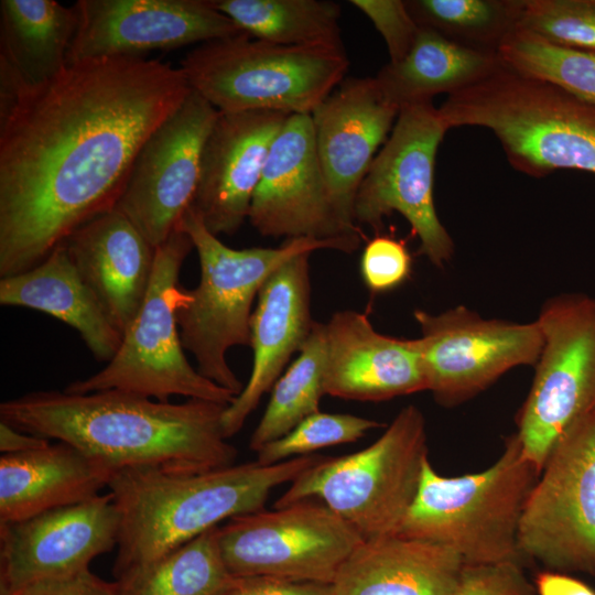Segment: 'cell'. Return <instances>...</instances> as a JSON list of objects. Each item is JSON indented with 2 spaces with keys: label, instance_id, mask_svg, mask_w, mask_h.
Returning <instances> with one entry per match:
<instances>
[{
  "label": "cell",
  "instance_id": "obj_1",
  "mask_svg": "<svg viewBox=\"0 0 595 595\" xmlns=\"http://www.w3.org/2000/svg\"><path fill=\"white\" fill-rule=\"evenodd\" d=\"M192 91L143 56L68 64L0 120V278L26 271L113 209L151 133Z\"/></svg>",
  "mask_w": 595,
  "mask_h": 595
},
{
  "label": "cell",
  "instance_id": "obj_2",
  "mask_svg": "<svg viewBox=\"0 0 595 595\" xmlns=\"http://www.w3.org/2000/svg\"><path fill=\"white\" fill-rule=\"evenodd\" d=\"M226 407L198 399L163 402L117 389L41 390L1 402L0 421L67 443L113 472L147 466L201 473L237 458L223 430Z\"/></svg>",
  "mask_w": 595,
  "mask_h": 595
},
{
  "label": "cell",
  "instance_id": "obj_3",
  "mask_svg": "<svg viewBox=\"0 0 595 595\" xmlns=\"http://www.w3.org/2000/svg\"><path fill=\"white\" fill-rule=\"evenodd\" d=\"M317 454L201 473L127 467L107 487L119 513L115 580L143 569L219 522L264 509L271 491L318 463Z\"/></svg>",
  "mask_w": 595,
  "mask_h": 595
},
{
  "label": "cell",
  "instance_id": "obj_4",
  "mask_svg": "<svg viewBox=\"0 0 595 595\" xmlns=\"http://www.w3.org/2000/svg\"><path fill=\"white\" fill-rule=\"evenodd\" d=\"M437 109L448 130L468 126L491 131L520 173L595 174V105L502 62L485 78L448 95Z\"/></svg>",
  "mask_w": 595,
  "mask_h": 595
},
{
  "label": "cell",
  "instance_id": "obj_5",
  "mask_svg": "<svg viewBox=\"0 0 595 595\" xmlns=\"http://www.w3.org/2000/svg\"><path fill=\"white\" fill-rule=\"evenodd\" d=\"M178 228L192 239L201 277L190 290L192 301L177 313L184 349L207 379L238 396L244 385L227 361L234 346H250L252 305L268 277L302 252L334 249L354 252L359 245L345 240L285 239L275 248L232 249L204 225L191 206Z\"/></svg>",
  "mask_w": 595,
  "mask_h": 595
},
{
  "label": "cell",
  "instance_id": "obj_6",
  "mask_svg": "<svg viewBox=\"0 0 595 595\" xmlns=\"http://www.w3.org/2000/svg\"><path fill=\"white\" fill-rule=\"evenodd\" d=\"M540 473L523 455L516 432L506 439L497 461L478 473L445 477L428 457L396 534L445 547L466 564H522L519 523Z\"/></svg>",
  "mask_w": 595,
  "mask_h": 595
},
{
  "label": "cell",
  "instance_id": "obj_7",
  "mask_svg": "<svg viewBox=\"0 0 595 595\" xmlns=\"http://www.w3.org/2000/svg\"><path fill=\"white\" fill-rule=\"evenodd\" d=\"M428 457L425 418L409 404L369 446L324 456L300 474L273 508L317 499L364 540L396 534L414 500Z\"/></svg>",
  "mask_w": 595,
  "mask_h": 595
},
{
  "label": "cell",
  "instance_id": "obj_8",
  "mask_svg": "<svg viewBox=\"0 0 595 595\" xmlns=\"http://www.w3.org/2000/svg\"><path fill=\"white\" fill-rule=\"evenodd\" d=\"M344 48L284 46L241 34L203 43L180 68L192 90L220 112L311 115L345 79Z\"/></svg>",
  "mask_w": 595,
  "mask_h": 595
},
{
  "label": "cell",
  "instance_id": "obj_9",
  "mask_svg": "<svg viewBox=\"0 0 595 595\" xmlns=\"http://www.w3.org/2000/svg\"><path fill=\"white\" fill-rule=\"evenodd\" d=\"M194 249L177 228L156 248L154 269L144 301L123 332L115 356L96 374L65 387L72 393L117 389L158 401L171 397L230 404L235 394L204 377L188 363L181 342L177 313L192 301L181 285V268Z\"/></svg>",
  "mask_w": 595,
  "mask_h": 595
},
{
  "label": "cell",
  "instance_id": "obj_10",
  "mask_svg": "<svg viewBox=\"0 0 595 595\" xmlns=\"http://www.w3.org/2000/svg\"><path fill=\"white\" fill-rule=\"evenodd\" d=\"M536 322L542 347L516 434L523 455L542 470L559 439L595 409V298L553 295Z\"/></svg>",
  "mask_w": 595,
  "mask_h": 595
},
{
  "label": "cell",
  "instance_id": "obj_11",
  "mask_svg": "<svg viewBox=\"0 0 595 595\" xmlns=\"http://www.w3.org/2000/svg\"><path fill=\"white\" fill-rule=\"evenodd\" d=\"M518 547L548 571L595 576V409L550 452L523 507Z\"/></svg>",
  "mask_w": 595,
  "mask_h": 595
},
{
  "label": "cell",
  "instance_id": "obj_12",
  "mask_svg": "<svg viewBox=\"0 0 595 595\" xmlns=\"http://www.w3.org/2000/svg\"><path fill=\"white\" fill-rule=\"evenodd\" d=\"M447 130L433 101L402 107L354 204L356 225H367L376 232L383 218L394 212L402 215L419 238L418 253L436 268H444L455 252L433 195L435 158Z\"/></svg>",
  "mask_w": 595,
  "mask_h": 595
},
{
  "label": "cell",
  "instance_id": "obj_13",
  "mask_svg": "<svg viewBox=\"0 0 595 595\" xmlns=\"http://www.w3.org/2000/svg\"><path fill=\"white\" fill-rule=\"evenodd\" d=\"M218 544L235 577H277L333 584L364 541L323 502L298 501L234 517L219 527Z\"/></svg>",
  "mask_w": 595,
  "mask_h": 595
},
{
  "label": "cell",
  "instance_id": "obj_14",
  "mask_svg": "<svg viewBox=\"0 0 595 595\" xmlns=\"http://www.w3.org/2000/svg\"><path fill=\"white\" fill-rule=\"evenodd\" d=\"M428 391L442 407L459 405L508 371L533 367L542 347L538 323L486 318L456 305L439 313L415 310Z\"/></svg>",
  "mask_w": 595,
  "mask_h": 595
},
{
  "label": "cell",
  "instance_id": "obj_15",
  "mask_svg": "<svg viewBox=\"0 0 595 595\" xmlns=\"http://www.w3.org/2000/svg\"><path fill=\"white\" fill-rule=\"evenodd\" d=\"M218 110L192 90L140 149L115 208L156 249L193 205Z\"/></svg>",
  "mask_w": 595,
  "mask_h": 595
},
{
  "label": "cell",
  "instance_id": "obj_16",
  "mask_svg": "<svg viewBox=\"0 0 595 595\" xmlns=\"http://www.w3.org/2000/svg\"><path fill=\"white\" fill-rule=\"evenodd\" d=\"M263 237L345 240L360 245L332 202L316 152L311 115H290L270 149L249 217Z\"/></svg>",
  "mask_w": 595,
  "mask_h": 595
},
{
  "label": "cell",
  "instance_id": "obj_17",
  "mask_svg": "<svg viewBox=\"0 0 595 595\" xmlns=\"http://www.w3.org/2000/svg\"><path fill=\"white\" fill-rule=\"evenodd\" d=\"M74 6L78 25L67 65L143 56L242 33L210 0H78Z\"/></svg>",
  "mask_w": 595,
  "mask_h": 595
},
{
  "label": "cell",
  "instance_id": "obj_18",
  "mask_svg": "<svg viewBox=\"0 0 595 595\" xmlns=\"http://www.w3.org/2000/svg\"><path fill=\"white\" fill-rule=\"evenodd\" d=\"M111 493L0 524V595L37 580L89 569L118 543Z\"/></svg>",
  "mask_w": 595,
  "mask_h": 595
},
{
  "label": "cell",
  "instance_id": "obj_19",
  "mask_svg": "<svg viewBox=\"0 0 595 595\" xmlns=\"http://www.w3.org/2000/svg\"><path fill=\"white\" fill-rule=\"evenodd\" d=\"M400 108L374 77L345 78L311 113L315 147L335 210L351 230L357 191Z\"/></svg>",
  "mask_w": 595,
  "mask_h": 595
},
{
  "label": "cell",
  "instance_id": "obj_20",
  "mask_svg": "<svg viewBox=\"0 0 595 595\" xmlns=\"http://www.w3.org/2000/svg\"><path fill=\"white\" fill-rule=\"evenodd\" d=\"M290 115L220 112L205 141L192 207L215 236L234 235L249 217L272 143Z\"/></svg>",
  "mask_w": 595,
  "mask_h": 595
},
{
  "label": "cell",
  "instance_id": "obj_21",
  "mask_svg": "<svg viewBox=\"0 0 595 595\" xmlns=\"http://www.w3.org/2000/svg\"><path fill=\"white\" fill-rule=\"evenodd\" d=\"M311 253L302 252L286 260L268 277L259 291L250 320L252 369L242 391L223 413L221 424L227 439L240 431L311 333L314 324L311 316Z\"/></svg>",
  "mask_w": 595,
  "mask_h": 595
},
{
  "label": "cell",
  "instance_id": "obj_22",
  "mask_svg": "<svg viewBox=\"0 0 595 595\" xmlns=\"http://www.w3.org/2000/svg\"><path fill=\"white\" fill-rule=\"evenodd\" d=\"M325 325V394L386 401L428 391L419 338L377 332L364 313L344 310Z\"/></svg>",
  "mask_w": 595,
  "mask_h": 595
},
{
  "label": "cell",
  "instance_id": "obj_23",
  "mask_svg": "<svg viewBox=\"0 0 595 595\" xmlns=\"http://www.w3.org/2000/svg\"><path fill=\"white\" fill-rule=\"evenodd\" d=\"M63 244L82 278L123 334L149 290L156 249L117 208L88 220Z\"/></svg>",
  "mask_w": 595,
  "mask_h": 595
},
{
  "label": "cell",
  "instance_id": "obj_24",
  "mask_svg": "<svg viewBox=\"0 0 595 595\" xmlns=\"http://www.w3.org/2000/svg\"><path fill=\"white\" fill-rule=\"evenodd\" d=\"M464 564L445 547L391 534L364 540L332 585L335 595H454Z\"/></svg>",
  "mask_w": 595,
  "mask_h": 595
},
{
  "label": "cell",
  "instance_id": "obj_25",
  "mask_svg": "<svg viewBox=\"0 0 595 595\" xmlns=\"http://www.w3.org/2000/svg\"><path fill=\"white\" fill-rule=\"evenodd\" d=\"M113 474L104 463L58 442L0 457V524L88 500Z\"/></svg>",
  "mask_w": 595,
  "mask_h": 595
},
{
  "label": "cell",
  "instance_id": "obj_26",
  "mask_svg": "<svg viewBox=\"0 0 595 595\" xmlns=\"http://www.w3.org/2000/svg\"><path fill=\"white\" fill-rule=\"evenodd\" d=\"M0 304L43 312L74 328L94 358L108 363L122 332L79 274L64 244L33 268L0 279Z\"/></svg>",
  "mask_w": 595,
  "mask_h": 595
},
{
  "label": "cell",
  "instance_id": "obj_27",
  "mask_svg": "<svg viewBox=\"0 0 595 595\" xmlns=\"http://www.w3.org/2000/svg\"><path fill=\"white\" fill-rule=\"evenodd\" d=\"M78 25L75 6L54 0L0 1V73L28 88L56 76Z\"/></svg>",
  "mask_w": 595,
  "mask_h": 595
},
{
  "label": "cell",
  "instance_id": "obj_28",
  "mask_svg": "<svg viewBox=\"0 0 595 595\" xmlns=\"http://www.w3.org/2000/svg\"><path fill=\"white\" fill-rule=\"evenodd\" d=\"M500 65L497 53L474 50L420 28L407 56L382 66L375 78L385 96L401 109L459 91Z\"/></svg>",
  "mask_w": 595,
  "mask_h": 595
},
{
  "label": "cell",
  "instance_id": "obj_29",
  "mask_svg": "<svg viewBox=\"0 0 595 595\" xmlns=\"http://www.w3.org/2000/svg\"><path fill=\"white\" fill-rule=\"evenodd\" d=\"M250 36L269 43L344 48L340 7L329 0H210Z\"/></svg>",
  "mask_w": 595,
  "mask_h": 595
},
{
  "label": "cell",
  "instance_id": "obj_30",
  "mask_svg": "<svg viewBox=\"0 0 595 595\" xmlns=\"http://www.w3.org/2000/svg\"><path fill=\"white\" fill-rule=\"evenodd\" d=\"M218 526L120 580L118 595H221L237 577L218 544Z\"/></svg>",
  "mask_w": 595,
  "mask_h": 595
},
{
  "label": "cell",
  "instance_id": "obj_31",
  "mask_svg": "<svg viewBox=\"0 0 595 595\" xmlns=\"http://www.w3.org/2000/svg\"><path fill=\"white\" fill-rule=\"evenodd\" d=\"M325 325L314 322L298 358L274 383L264 413L250 437V450L257 453L320 411L321 398L325 396Z\"/></svg>",
  "mask_w": 595,
  "mask_h": 595
},
{
  "label": "cell",
  "instance_id": "obj_32",
  "mask_svg": "<svg viewBox=\"0 0 595 595\" xmlns=\"http://www.w3.org/2000/svg\"><path fill=\"white\" fill-rule=\"evenodd\" d=\"M405 4L420 28L490 53H497L519 23L520 0H405Z\"/></svg>",
  "mask_w": 595,
  "mask_h": 595
},
{
  "label": "cell",
  "instance_id": "obj_33",
  "mask_svg": "<svg viewBox=\"0 0 595 595\" xmlns=\"http://www.w3.org/2000/svg\"><path fill=\"white\" fill-rule=\"evenodd\" d=\"M497 53L515 72L554 84L595 105V54L551 44L522 29L509 33Z\"/></svg>",
  "mask_w": 595,
  "mask_h": 595
},
{
  "label": "cell",
  "instance_id": "obj_34",
  "mask_svg": "<svg viewBox=\"0 0 595 595\" xmlns=\"http://www.w3.org/2000/svg\"><path fill=\"white\" fill-rule=\"evenodd\" d=\"M382 425L374 419L318 411L305 418L285 435L263 445L257 452L256 461L262 465H272L310 455L327 446L356 442L370 430Z\"/></svg>",
  "mask_w": 595,
  "mask_h": 595
},
{
  "label": "cell",
  "instance_id": "obj_35",
  "mask_svg": "<svg viewBox=\"0 0 595 595\" xmlns=\"http://www.w3.org/2000/svg\"><path fill=\"white\" fill-rule=\"evenodd\" d=\"M518 29L595 54V0H520Z\"/></svg>",
  "mask_w": 595,
  "mask_h": 595
},
{
  "label": "cell",
  "instance_id": "obj_36",
  "mask_svg": "<svg viewBox=\"0 0 595 595\" xmlns=\"http://www.w3.org/2000/svg\"><path fill=\"white\" fill-rule=\"evenodd\" d=\"M413 260L403 240L376 235L368 240L360 257V275L374 294L393 291L412 274Z\"/></svg>",
  "mask_w": 595,
  "mask_h": 595
},
{
  "label": "cell",
  "instance_id": "obj_37",
  "mask_svg": "<svg viewBox=\"0 0 595 595\" xmlns=\"http://www.w3.org/2000/svg\"><path fill=\"white\" fill-rule=\"evenodd\" d=\"M381 34L390 56L389 63L403 60L413 46L420 26L402 0H351Z\"/></svg>",
  "mask_w": 595,
  "mask_h": 595
},
{
  "label": "cell",
  "instance_id": "obj_38",
  "mask_svg": "<svg viewBox=\"0 0 595 595\" xmlns=\"http://www.w3.org/2000/svg\"><path fill=\"white\" fill-rule=\"evenodd\" d=\"M454 595H538L518 562L464 564Z\"/></svg>",
  "mask_w": 595,
  "mask_h": 595
},
{
  "label": "cell",
  "instance_id": "obj_39",
  "mask_svg": "<svg viewBox=\"0 0 595 595\" xmlns=\"http://www.w3.org/2000/svg\"><path fill=\"white\" fill-rule=\"evenodd\" d=\"M8 595H118L116 582H108L90 569L29 583Z\"/></svg>",
  "mask_w": 595,
  "mask_h": 595
},
{
  "label": "cell",
  "instance_id": "obj_40",
  "mask_svg": "<svg viewBox=\"0 0 595 595\" xmlns=\"http://www.w3.org/2000/svg\"><path fill=\"white\" fill-rule=\"evenodd\" d=\"M221 595H335L332 584L277 577H237Z\"/></svg>",
  "mask_w": 595,
  "mask_h": 595
},
{
  "label": "cell",
  "instance_id": "obj_41",
  "mask_svg": "<svg viewBox=\"0 0 595 595\" xmlns=\"http://www.w3.org/2000/svg\"><path fill=\"white\" fill-rule=\"evenodd\" d=\"M538 595H595V589L569 573L544 571L537 574Z\"/></svg>",
  "mask_w": 595,
  "mask_h": 595
},
{
  "label": "cell",
  "instance_id": "obj_42",
  "mask_svg": "<svg viewBox=\"0 0 595 595\" xmlns=\"http://www.w3.org/2000/svg\"><path fill=\"white\" fill-rule=\"evenodd\" d=\"M50 444V440L20 431L0 421V451L2 454H18Z\"/></svg>",
  "mask_w": 595,
  "mask_h": 595
}]
</instances>
